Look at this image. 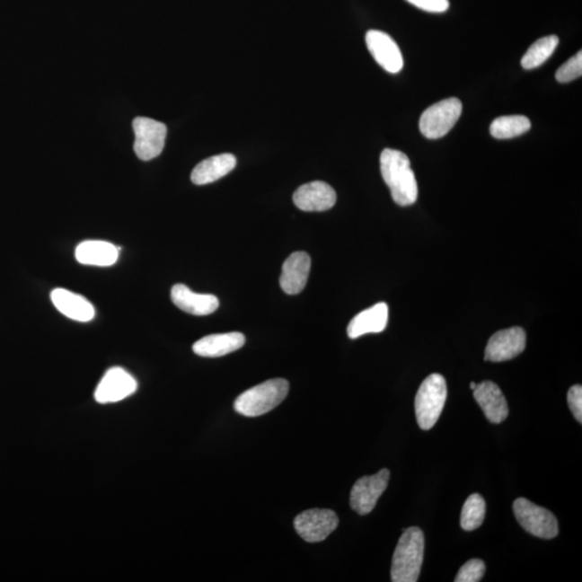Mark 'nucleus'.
Returning <instances> with one entry per match:
<instances>
[{
    "instance_id": "13",
    "label": "nucleus",
    "mask_w": 582,
    "mask_h": 582,
    "mask_svg": "<svg viewBox=\"0 0 582 582\" xmlns=\"http://www.w3.org/2000/svg\"><path fill=\"white\" fill-rule=\"evenodd\" d=\"M337 202V193L323 181H313L296 189L294 203L304 212H325Z\"/></svg>"
},
{
    "instance_id": "12",
    "label": "nucleus",
    "mask_w": 582,
    "mask_h": 582,
    "mask_svg": "<svg viewBox=\"0 0 582 582\" xmlns=\"http://www.w3.org/2000/svg\"><path fill=\"white\" fill-rule=\"evenodd\" d=\"M366 43L376 63L386 72L391 74L401 72L403 67L402 53L390 35L381 31L372 30L366 32Z\"/></svg>"
},
{
    "instance_id": "8",
    "label": "nucleus",
    "mask_w": 582,
    "mask_h": 582,
    "mask_svg": "<svg viewBox=\"0 0 582 582\" xmlns=\"http://www.w3.org/2000/svg\"><path fill=\"white\" fill-rule=\"evenodd\" d=\"M294 525L304 541L311 543L321 542L336 531L339 517L332 510L310 509L296 516Z\"/></svg>"
},
{
    "instance_id": "22",
    "label": "nucleus",
    "mask_w": 582,
    "mask_h": 582,
    "mask_svg": "<svg viewBox=\"0 0 582 582\" xmlns=\"http://www.w3.org/2000/svg\"><path fill=\"white\" fill-rule=\"evenodd\" d=\"M531 126L530 119L525 116H503L495 119L489 131L494 138L508 139L530 131Z\"/></svg>"
},
{
    "instance_id": "5",
    "label": "nucleus",
    "mask_w": 582,
    "mask_h": 582,
    "mask_svg": "<svg viewBox=\"0 0 582 582\" xmlns=\"http://www.w3.org/2000/svg\"><path fill=\"white\" fill-rule=\"evenodd\" d=\"M462 111V101L455 97L436 102L435 105L428 107L420 117V132L429 139L444 137L455 126Z\"/></svg>"
},
{
    "instance_id": "18",
    "label": "nucleus",
    "mask_w": 582,
    "mask_h": 582,
    "mask_svg": "<svg viewBox=\"0 0 582 582\" xmlns=\"http://www.w3.org/2000/svg\"><path fill=\"white\" fill-rule=\"evenodd\" d=\"M51 300L54 306L70 320L86 322L94 318L93 305L83 295L66 289L57 288L52 291Z\"/></svg>"
},
{
    "instance_id": "7",
    "label": "nucleus",
    "mask_w": 582,
    "mask_h": 582,
    "mask_svg": "<svg viewBox=\"0 0 582 582\" xmlns=\"http://www.w3.org/2000/svg\"><path fill=\"white\" fill-rule=\"evenodd\" d=\"M134 151L140 160L156 158L163 151L167 128L164 123L154 119L137 117L134 119Z\"/></svg>"
},
{
    "instance_id": "4",
    "label": "nucleus",
    "mask_w": 582,
    "mask_h": 582,
    "mask_svg": "<svg viewBox=\"0 0 582 582\" xmlns=\"http://www.w3.org/2000/svg\"><path fill=\"white\" fill-rule=\"evenodd\" d=\"M447 396L444 376L434 374L426 377L415 397V414L420 429L429 430L439 419Z\"/></svg>"
},
{
    "instance_id": "26",
    "label": "nucleus",
    "mask_w": 582,
    "mask_h": 582,
    "mask_svg": "<svg viewBox=\"0 0 582 582\" xmlns=\"http://www.w3.org/2000/svg\"><path fill=\"white\" fill-rule=\"evenodd\" d=\"M485 564L478 559L469 560L462 566L455 578V582H478L483 578Z\"/></svg>"
},
{
    "instance_id": "25",
    "label": "nucleus",
    "mask_w": 582,
    "mask_h": 582,
    "mask_svg": "<svg viewBox=\"0 0 582 582\" xmlns=\"http://www.w3.org/2000/svg\"><path fill=\"white\" fill-rule=\"evenodd\" d=\"M582 74V53L579 51L575 57L569 59L562 66L558 69L555 74V78L559 83L568 84L577 78H579Z\"/></svg>"
},
{
    "instance_id": "3",
    "label": "nucleus",
    "mask_w": 582,
    "mask_h": 582,
    "mask_svg": "<svg viewBox=\"0 0 582 582\" xmlns=\"http://www.w3.org/2000/svg\"><path fill=\"white\" fill-rule=\"evenodd\" d=\"M289 392V383L284 379H272L241 393L234 402L237 413L248 418L260 417L272 411L285 401Z\"/></svg>"
},
{
    "instance_id": "9",
    "label": "nucleus",
    "mask_w": 582,
    "mask_h": 582,
    "mask_svg": "<svg viewBox=\"0 0 582 582\" xmlns=\"http://www.w3.org/2000/svg\"><path fill=\"white\" fill-rule=\"evenodd\" d=\"M390 471L382 469L374 476L360 478L350 492V507L360 516L370 514L390 481Z\"/></svg>"
},
{
    "instance_id": "1",
    "label": "nucleus",
    "mask_w": 582,
    "mask_h": 582,
    "mask_svg": "<svg viewBox=\"0 0 582 582\" xmlns=\"http://www.w3.org/2000/svg\"><path fill=\"white\" fill-rule=\"evenodd\" d=\"M381 174L392 198L401 207L417 202L418 182L408 155L395 149H384L380 158Z\"/></svg>"
},
{
    "instance_id": "17",
    "label": "nucleus",
    "mask_w": 582,
    "mask_h": 582,
    "mask_svg": "<svg viewBox=\"0 0 582 582\" xmlns=\"http://www.w3.org/2000/svg\"><path fill=\"white\" fill-rule=\"evenodd\" d=\"M246 339L241 332L209 334L193 344V352L202 357H221L242 348Z\"/></svg>"
},
{
    "instance_id": "24",
    "label": "nucleus",
    "mask_w": 582,
    "mask_h": 582,
    "mask_svg": "<svg viewBox=\"0 0 582 582\" xmlns=\"http://www.w3.org/2000/svg\"><path fill=\"white\" fill-rule=\"evenodd\" d=\"M487 505L481 495L472 494L469 496L463 506L461 515V526L463 530L472 532L481 526Z\"/></svg>"
},
{
    "instance_id": "27",
    "label": "nucleus",
    "mask_w": 582,
    "mask_h": 582,
    "mask_svg": "<svg viewBox=\"0 0 582 582\" xmlns=\"http://www.w3.org/2000/svg\"><path fill=\"white\" fill-rule=\"evenodd\" d=\"M568 402L574 417L581 424L582 422V387L574 385L568 392Z\"/></svg>"
},
{
    "instance_id": "28",
    "label": "nucleus",
    "mask_w": 582,
    "mask_h": 582,
    "mask_svg": "<svg viewBox=\"0 0 582 582\" xmlns=\"http://www.w3.org/2000/svg\"><path fill=\"white\" fill-rule=\"evenodd\" d=\"M410 4L428 13H442L450 7L449 0H407Z\"/></svg>"
},
{
    "instance_id": "20",
    "label": "nucleus",
    "mask_w": 582,
    "mask_h": 582,
    "mask_svg": "<svg viewBox=\"0 0 582 582\" xmlns=\"http://www.w3.org/2000/svg\"><path fill=\"white\" fill-rule=\"evenodd\" d=\"M236 166V158L231 154L210 156L198 163L191 172L194 185L203 186L228 175Z\"/></svg>"
},
{
    "instance_id": "19",
    "label": "nucleus",
    "mask_w": 582,
    "mask_h": 582,
    "mask_svg": "<svg viewBox=\"0 0 582 582\" xmlns=\"http://www.w3.org/2000/svg\"><path fill=\"white\" fill-rule=\"evenodd\" d=\"M388 322V306L384 302L369 307L356 315L348 323V336L357 339L368 333H380L385 331Z\"/></svg>"
},
{
    "instance_id": "29",
    "label": "nucleus",
    "mask_w": 582,
    "mask_h": 582,
    "mask_svg": "<svg viewBox=\"0 0 582 582\" xmlns=\"http://www.w3.org/2000/svg\"><path fill=\"white\" fill-rule=\"evenodd\" d=\"M476 387H477V384H476V383H474V382H472V383H471V388H472V390L473 391V390H474V388H476Z\"/></svg>"
},
{
    "instance_id": "16",
    "label": "nucleus",
    "mask_w": 582,
    "mask_h": 582,
    "mask_svg": "<svg viewBox=\"0 0 582 582\" xmlns=\"http://www.w3.org/2000/svg\"><path fill=\"white\" fill-rule=\"evenodd\" d=\"M171 298L178 309L196 316L213 314L219 306L217 296L193 293L182 284L172 286Z\"/></svg>"
},
{
    "instance_id": "23",
    "label": "nucleus",
    "mask_w": 582,
    "mask_h": 582,
    "mask_svg": "<svg viewBox=\"0 0 582 582\" xmlns=\"http://www.w3.org/2000/svg\"><path fill=\"white\" fill-rule=\"evenodd\" d=\"M559 45V37L555 35L541 38L535 43H533L525 57L521 59L523 68L534 69L541 66L547 59L552 56L555 48Z\"/></svg>"
},
{
    "instance_id": "15",
    "label": "nucleus",
    "mask_w": 582,
    "mask_h": 582,
    "mask_svg": "<svg viewBox=\"0 0 582 582\" xmlns=\"http://www.w3.org/2000/svg\"><path fill=\"white\" fill-rule=\"evenodd\" d=\"M473 397L490 423L499 424L508 417L509 409L500 388L490 381L477 384Z\"/></svg>"
},
{
    "instance_id": "14",
    "label": "nucleus",
    "mask_w": 582,
    "mask_h": 582,
    "mask_svg": "<svg viewBox=\"0 0 582 582\" xmlns=\"http://www.w3.org/2000/svg\"><path fill=\"white\" fill-rule=\"evenodd\" d=\"M311 269V257L304 251L290 255L283 264L280 288L287 295H298L305 288Z\"/></svg>"
},
{
    "instance_id": "21",
    "label": "nucleus",
    "mask_w": 582,
    "mask_h": 582,
    "mask_svg": "<svg viewBox=\"0 0 582 582\" xmlns=\"http://www.w3.org/2000/svg\"><path fill=\"white\" fill-rule=\"evenodd\" d=\"M118 257V248L104 241H85L75 248V259L86 266L110 267Z\"/></svg>"
},
{
    "instance_id": "11",
    "label": "nucleus",
    "mask_w": 582,
    "mask_h": 582,
    "mask_svg": "<svg viewBox=\"0 0 582 582\" xmlns=\"http://www.w3.org/2000/svg\"><path fill=\"white\" fill-rule=\"evenodd\" d=\"M137 390V380L128 371L115 366L102 376L96 387L94 397L99 403H113L133 395Z\"/></svg>"
},
{
    "instance_id": "10",
    "label": "nucleus",
    "mask_w": 582,
    "mask_h": 582,
    "mask_svg": "<svg viewBox=\"0 0 582 582\" xmlns=\"http://www.w3.org/2000/svg\"><path fill=\"white\" fill-rule=\"evenodd\" d=\"M526 347V333L521 327L505 329L493 334L485 348L484 358L493 363L514 359Z\"/></svg>"
},
{
    "instance_id": "2",
    "label": "nucleus",
    "mask_w": 582,
    "mask_h": 582,
    "mask_svg": "<svg viewBox=\"0 0 582 582\" xmlns=\"http://www.w3.org/2000/svg\"><path fill=\"white\" fill-rule=\"evenodd\" d=\"M424 534L412 526L403 531L393 552L391 577L392 582H417L424 559Z\"/></svg>"
},
{
    "instance_id": "6",
    "label": "nucleus",
    "mask_w": 582,
    "mask_h": 582,
    "mask_svg": "<svg viewBox=\"0 0 582 582\" xmlns=\"http://www.w3.org/2000/svg\"><path fill=\"white\" fill-rule=\"evenodd\" d=\"M516 519L532 535L552 539L557 537L559 525L557 517L546 508L533 504L526 498H517L514 503Z\"/></svg>"
}]
</instances>
